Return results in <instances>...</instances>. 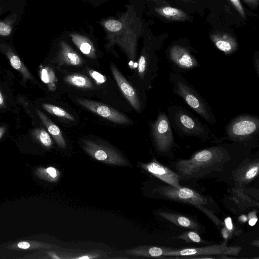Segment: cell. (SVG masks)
<instances>
[{
  "instance_id": "4fadbf2b",
  "label": "cell",
  "mask_w": 259,
  "mask_h": 259,
  "mask_svg": "<svg viewBox=\"0 0 259 259\" xmlns=\"http://www.w3.org/2000/svg\"><path fill=\"white\" fill-rule=\"evenodd\" d=\"M141 166L158 179L177 188H182L180 177L176 172L154 159L147 163H141Z\"/></svg>"
},
{
  "instance_id": "f546056e",
  "label": "cell",
  "mask_w": 259,
  "mask_h": 259,
  "mask_svg": "<svg viewBox=\"0 0 259 259\" xmlns=\"http://www.w3.org/2000/svg\"><path fill=\"white\" fill-rule=\"evenodd\" d=\"M12 27L8 21H0V36H9L12 32Z\"/></svg>"
},
{
  "instance_id": "d590c367",
  "label": "cell",
  "mask_w": 259,
  "mask_h": 259,
  "mask_svg": "<svg viewBox=\"0 0 259 259\" xmlns=\"http://www.w3.org/2000/svg\"><path fill=\"white\" fill-rule=\"evenodd\" d=\"M6 130V127L5 126H1L0 127V139L4 135Z\"/></svg>"
},
{
  "instance_id": "e0dca14e",
  "label": "cell",
  "mask_w": 259,
  "mask_h": 259,
  "mask_svg": "<svg viewBox=\"0 0 259 259\" xmlns=\"http://www.w3.org/2000/svg\"><path fill=\"white\" fill-rule=\"evenodd\" d=\"M0 50L7 57L12 67L20 73L24 81L33 79L29 70L10 46L0 43Z\"/></svg>"
},
{
  "instance_id": "4316f807",
  "label": "cell",
  "mask_w": 259,
  "mask_h": 259,
  "mask_svg": "<svg viewBox=\"0 0 259 259\" xmlns=\"http://www.w3.org/2000/svg\"><path fill=\"white\" fill-rule=\"evenodd\" d=\"M174 238L183 240L187 242L190 243H204V241L201 238L197 231H186L182 234L175 236Z\"/></svg>"
},
{
  "instance_id": "ffe728a7",
  "label": "cell",
  "mask_w": 259,
  "mask_h": 259,
  "mask_svg": "<svg viewBox=\"0 0 259 259\" xmlns=\"http://www.w3.org/2000/svg\"><path fill=\"white\" fill-rule=\"evenodd\" d=\"M70 37L73 42L82 54L90 59H96V49L90 39L77 33L71 34Z\"/></svg>"
},
{
  "instance_id": "74e56055",
  "label": "cell",
  "mask_w": 259,
  "mask_h": 259,
  "mask_svg": "<svg viewBox=\"0 0 259 259\" xmlns=\"http://www.w3.org/2000/svg\"><path fill=\"white\" fill-rule=\"evenodd\" d=\"M93 257H92L91 256H88V255H84V256H80V257H74L75 258H77V259H81V258H92Z\"/></svg>"
},
{
  "instance_id": "d6986e66",
  "label": "cell",
  "mask_w": 259,
  "mask_h": 259,
  "mask_svg": "<svg viewBox=\"0 0 259 259\" xmlns=\"http://www.w3.org/2000/svg\"><path fill=\"white\" fill-rule=\"evenodd\" d=\"M211 39L217 48L226 55L234 53L237 49V44L236 40L228 34H212Z\"/></svg>"
},
{
  "instance_id": "5bb4252c",
  "label": "cell",
  "mask_w": 259,
  "mask_h": 259,
  "mask_svg": "<svg viewBox=\"0 0 259 259\" xmlns=\"http://www.w3.org/2000/svg\"><path fill=\"white\" fill-rule=\"evenodd\" d=\"M111 71L117 84L122 94L131 105L138 112H140L142 103L134 88L127 81L116 66L112 63L110 65Z\"/></svg>"
},
{
  "instance_id": "f35d334b",
  "label": "cell",
  "mask_w": 259,
  "mask_h": 259,
  "mask_svg": "<svg viewBox=\"0 0 259 259\" xmlns=\"http://www.w3.org/2000/svg\"><path fill=\"white\" fill-rule=\"evenodd\" d=\"M50 255L51 256V257L53 258H60V257L57 256L56 255V254L51 253H50Z\"/></svg>"
},
{
  "instance_id": "f1b7e54d",
  "label": "cell",
  "mask_w": 259,
  "mask_h": 259,
  "mask_svg": "<svg viewBox=\"0 0 259 259\" xmlns=\"http://www.w3.org/2000/svg\"><path fill=\"white\" fill-rule=\"evenodd\" d=\"M139 76L141 78H144L146 73V60L144 54L141 55L138 66Z\"/></svg>"
},
{
  "instance_id": "603a6c76",
  "label": "cell",
  "mask_w": 259,
  "mask_h": 259,
  "mask_svg": "<svg viewBox=\"0 0 259 259\" xmlns=\"http://www.w3.org/2000/svg\"><path fill=\"white\" fill-rule=\"evenodd\" d=\"M35 172L39 179L50 182H57L60 176L59 170L53 166L38 167Z\"/></svg>"
},
{
  "instance_id": "5b68a950",
  "label": "cell",
  "mask_w": 259,
  "mask_h": 259,
  "mask_svg": "<svg viewBox=\"0 0 259 259\" xmlns=\"http://www.w3.org/2000/svg\"><path fill=\"white\" fill-rule=\"evenodd\" d=\"M169 80L173 93L181 97L193 111L211 124L216 123V118L211 107L197 90L179 72H172Z\"/></svg>"
},
{
  "instance_id": "484cf974",
  "label": "cell",
  "mask_w": 259,
  "mask_h": 259,
  "mask_svg": "<svg viewBox=\"0 0 259 259\" xmlns=\"http://www.w3.org/2000/svg\"><path fill=\"white\" fill-rule=\"evenodd\" d=\"M40 77L41 80L48 84L50 90L54 91L56 89V76L53 70L49 68L45 67L40 70Z\"/></svg>"
},
{
  "instance_id": "44dd1931",
  "label": "cell",
  "mask_w": 259,
  "mask_h": 259,
  "mask_svg": "<svg viewBox=\"0 0 259 259\" xmlns=\"http://www.w3.org/2000/svg\"><path fill=\"white\" fill-rule=\"evenodd\" d=\"M171 247L160 246H141L133 250L126 251L134 255L148 257L162 258L164 252L170 249Z\"/></svg>"
},
{
  "instance_id": "2e32d148",
  "label": "cell",
  "mask_w": 259,
  "mask_h": 259,
  "mask_svg": "<svg viewBox=\"0 0 259 259\" xmlns=\"http://www.w3.org/2000/svg\"><path fill=\"white\" fill-rule=\"evenodd\" d=\"M54 62L61 66L64 65L80 66L83 61L80 56L67 43L61 41Z\"/></svg>"
},
{
  "instance_id": "30bf717a",
  "label": "cell",
  "mask_w": 259,
  "mask_h": 259,
  "mask_svg": "<svg viewBox=\"0 0 259 259\" xmlns=\"http://www.w3.org/2000/svg\"><path fill=\"white\" fill-rule=\"evenodd\" d=\"M168 60L174 71L177 72L188 71L200 66L190 51L181 45H174L170 47Z\"/></svg>"
},
{
  "instance_id": "277c9868",
  "label": "cell",
  "mask_w": 259,
  "mask_h": 259,
  "mask_svg": "<svg viewBox=\"0 0 259 259\" xmlns=\"http://www.w3.org/2000/svg\"><path fill=\"white\" fill-rule=\"evenodd\" d=\"M167 109L171 127L181 136L195 137L204 142L215 138L206 125L183 107L170 105Z\"/></svg>"
},
{
  "instance_id": "8d00e7d4",
  "label": "cell",
  "mask_w": 259,
  "mask_h": 259,
  "mask_svg": "<svg viewBox=\"0 0 259 259\" xmlns=\"http://www.w3.org/2000/svg\"><path fill=\"white\" fill-rule=\"evenodd\" d=\"M256 242H255V240L252 241V242H251L250 245H252V246H255L258 247L259 246V245H258L259 242H258V239H257Z\"/></svg>"
},
{
  "instance_id": "d4e9b609",
  "label": "cell",
  "mask_w": 259,
  "mask_h": 259,
  "mask_svg": "<svg viewBox=\"0 0 259 259\" xmlns=\"http://www.w3.org/2000/svg\"><path fill=\"white\" fill-rule=\"evenodd\" d=\"M42 108L48 112L53 115L60 117L64 118L70 120L74 121L75 120L72 115L59 107L47 103L42 104Z\"/></svg>"
},
{
  "instance_id": "52a82bcc",
  "label": "cell",
  "mask_w": 259,
  "mask_h": 259,
  "mask_svg": "<svg viewBox=\"0 0 259 259\" xmlns=\"http://www.w3.org/2000/svg\"><path fill=\"white\" fill-rule=\"evenodd\" d=\"M242 248L239 246H228L224 241L221 244L205 247H190L182 249L170 248L164 252L163 257L208 258L207 256H238Z\"/></svg>"
},
{
  "instance_id": "ac0fdd59",
  "label": "cell",
  "mask_w": 259,
  "mask_h": 259,
  "mask_svg": "<svg viewBox=\"0 0 259 259\" xmlns=\"http://www.w3.org/2000/svg\"><path fill=\"white\" fill-rule=\"evenodd\" d=\"M36 113L50 134L53 137L57 145L64 148L66 146L65 139L60 128L41 111L36 109Z\"/></svg>"
},
{
  "instance_id": "1f68e13d",
  "label": "cell",
  "mask_w": 259,
  "mask_h": 259,
  "mask_svg": "<svg viewBox=\"0 0 259 259\" xmlns=\"http://www.w3.org/2000/svg\"><path fill=\"white\" fill-rule=\"evenodd\" d=\"M234 6L236 8L241 15L244 16V11L239 0H230Z\"/></svg>"
},
{
  "instance_id": "7402d4cb",
  "label": "cell",
  "mask_w": 259,
  "mask_h": 259,
  "mask_svg": "<svg viewBox=\"0 0 259 259\" xmlns=\"http://www.w3.org/2000/svg\"><path fill=\"white\" fill-rule=\"evenodd\" d=\"M64 80L68 84L82 89H91L93 84L87 76L81 74H71L65 76Z\"/></svg>"
},
{
  "instance_id": "e575fe53",
  "label": "cell",
  "mask_w": 259,
  "mask_h": 259,
  "mask_svg": "<svg viewBox=\"0 0 259 259\" xmlns=\"http://www.w3.org/2000/svg\"><path fill=\"white\" fill-rule=\"evenodd\" d=\"M6 106V104L5 102V99L4 96L0 90V109L4 108Z\"/></svg>"
},
{
  "instance_id": "83f0119b",
  "label": "cell",
  "mask_w": 259,
  "mask_h": 259,
  "mask_svg": "<svg viewBox=\"0 0 259 259\" xmlns=\"http://www.w3.org/2000/svg\"><path fill=\"white\" fill-rule=\"evenodd\" d=\"M157 12L162 16L171 18L174 19H178L183 17V13L180 10L170 7H165L159 8Z\"/></svg>"
},
{
  "instance_id": "7c38bea8",
  "label": "cell",
  "mask_w": 259,
  "mask_h": 259,
  "mask_svg": "<svg viewBox=\"0 0 259 259\" xmlns=\"http://www.w3.org/2000/svg\"><path fill=\"white\" fill-rule=\"evenodd\" d=\"M258 159L246 158L232 172V178L237 188L242 189L254 180L258 175Z\"/></svg>"
},
{
  "instance_id": "d6a6232c",
  "label": "cell",
  "mask_w": 259,
  "mask_h": 259,
  "mask_svg": "<svg viewBox=\"0 0 259 259\" xmlns=\"http://www.w3.org/2000/svg\"><path fill=\"white\" fill-rule=\"evenodd\" d=\"M17 246L18 248L22 249H27L30 248V244L27 241H21L17 243Z\"/></svg>"
},
{
  "instance_id": "cb8c5ba5",
  "label": "cell",
  "mask_w": 259,
  "mask_h": 259,
  "mask_svg": "<svg viewBox=\"0 0 259 259\" xmlns=\"http://www.w3.org/2000/svg\"><path fill=\"white\" fill-rule=\"evenodd\" d=\"M34 139L46 148H50L53 145L52 140L49 133L44 128H35L32 132Z\"/></svg>"
},
{
  "instance_id": "7a4b0ae2",
  "label": "cell",
  "mask_w": 259,
  "mask_h": 259,
  "mask_svg": "<svg viewBox=\"0 0 259 259\" xmlns=\"http://www.w3.org/2000/svg\"><path fill=\"white\" fill-rule=\"evenodd\" d=\"M138 20L130 8L118 19H109L103 23L107 33L108 47L117 45L132 61L137 57Z\"/></svg>"
},
{
  "instance_id": "8fae6325",
  "label": "cell",
  "mask_w": 259,
  "mask_h": 259,
  "mask_svg": "<svg viewBox=\"0 0 259 259\" xmlns=\"http://www.w3.org/2000/svg\"><path fill=\"white\" fill-rule=\"evenodd\" d=\"M75 100L78 104L89 111L114 123H131V120L125 115L104 103L84 98H76Z\"/></svg>"
},
{
  "instance_id": "3957f363",
  "label": "cell",
  "mask_w": 259,
  "mask_h": 259,
  "mask_svg": "<svg viewBox=\"0 0 259 259\" xmlns=\"http://www.w3.org/2000/svg\"><path fill=\"white\" fill-rule=\"evenodd\" d=\"M154 192L162 198L190 205L202 211L219 228L224 223L218 217L219 208L209 196L204 195L187 187L177 188L170 185L156 187Z\"/></svg>"
},
{
  "instance_id": "836d02e7",
  "label": "cell",
  "mask_w": 259,
  "mask_h": 259,
  "mask_svg": "<svg viewBox=\"0 0 259 259\" xmlns=\"http://www.w3.org/2000/svg\"><path fill=\"white\" fill-rule=\"evenodd\" d=\"M253 66L255 72L258 77H259V58L258 56H254L253 58Z\"/></svg>"
},
{
  "instance_id": "4dcf8cb0",
  "label": "cell",
  "mask_w": 259,
  "mask_h": 259,
  "mask_svg": "<svg viewBox=\"0 0 259 259\" xmlns=\"http://www.w3.org/2000/svg\"><path fill=\"white\" fill-rule=\"evenodd\" d=\"M89 73L90 76L96 81L98 84L104 83L107 80V78L104 75L97 72L96 70H90Z\"/></svg>"
},
{
  "instance_id": "8992f818",
  "label": "cell",
  "mask_w": 259,
  "mask_h": 259,
  "mask_svg": "<svg viewBox=\"0 0 259 259\" xmlns=\"http://www.w3.org/2000/svg\"><path fill=\"white\" fill-rule=\"evenodd\" d=\"M225 139L233 143L255 148L259 142V118L258 116L243 114L233 118L225 129Z\"/></svg>"
},
{
  "instance_id": "ba28073f",
  "label": "cell",
  "mask_w": 259,
  "mask_h": 259,
  "mask_svg": "<svg viewBox=\"0 0 259 259\" xmlns=\"http://www.w3.org/2000/svg\"><path fill=\"white\" fill-rule=\"evenodd\" d=\"M151 135L156 149L162 155L169 154L177 146L172 127L167 115L164 112H159L153 122Z\"/></svg>"
},
{
  "instance_id": "9c48e42d",
  "label": "cell",
  "mask_w": 259,
  "mask_h": 259,
  "mask_svg": "<svg viewBox=\"0 0 259 259\" xmlns=\"http://www.w3.org/2000/svg\"><path fill=\"white\" fill-rule=\"evenodd\" d=\"M81 143L84 150L98 161L115 165L127 164L126 160L119 152L110 147L88 139L82 140Z\"/></svg>"
},
{
  "instance_id": "6da1fadb",
  "label": "cell",
  "mask_w": 259,
  "mask_h": 259,
  "mask_svg": "<svg viewBox=\"0 0 259 259\" xmlns=\"http://www.w3.org/2000/svg\"><path fill=\"white\" fill-rule=\"evenodd\" d=\"M246 147L235 143L209 147L195 152L189 159L176 162L175 169L180 181L204 178L223 171L234 154Z\"/></svg>"
},
{
  "instance_id": "9a60e30c",
  "label": "cell",
  "mask_w": 259,
  "mask_h": 259,
  "mask_svg": "<svg viewBox=\"0 0 259 259\" xmlns=\"http://www.w3.org/2000/svg\"><path fill=\"white\" fill-rule=\"evenodd\" d=\"M158 214L164 221L171 223L177 226L194 230L198 232L199 230L202 231L203 226L195 220L186 214L166 210L159 211Z\"/></svg>"
}]
</instances>
